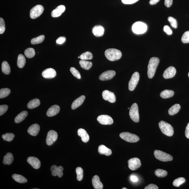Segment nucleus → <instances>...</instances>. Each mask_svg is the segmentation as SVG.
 <instances>
[{"label": "nucleus", "mask_w": 189, "mask_h": 189, "mask_svg": "<svg viewBox=\"0 0 189 189\" xmlns=\"http://www.w3.org/2000/svg\"><path fill=\"white\" fill-rule=\"evenodd\" d=\"M79 63L82 68L86 70H89L92 66V62L87 61L86 60H81L79 62Z\"/></svg>", "instance_id": "32"}, {"label": "nucleus", "mask_w": 189, "mask_h": 189, "mask_svg": "<svg viewBox=\"0 0 189 189\" xmlns=\"http://www.w3.org/2000/svg\"><path fill=\"white\" fill-rule=\"evenodd\" d=\"M104 30L103 28L100 25L94 26L92 29V32L94 36L99 37L104 34Z\"/></svg>", "instance_id": "21"}, {"label": "nucleus", "mask_w": 189, "mask_h": 189, "mask_svg": "<svg viewBox=\"0 0 189 189\" xmlns=\"http://www.w3.org/2000/svg\"><path fill=\"white\" fill-rule=\"evenodd\" d=\"M65 6L63 5H60L54 10L51 13L52 16L53 17L56 18L59 17L65 11Z\"/></svg>", "instance_id": "18"}, {"label": "nucleus", "mask_w": 189, "mask_h": 189, "mask_svg": "<svg viewBox=\"0 0 189 189\" xmlns=\"http://www.w3.org/2000/svg\"><path fill=\"white\" fill-rule=\"evenodd\" d=\"M40 129V126L38 124L32 125L28 129V132L31 135L35 136L38 135Z\"/></svg>", "instance_id": "20"}, {"label": "nucleus", "mask_w": 189, "mask_h": 189, "mask_svg": "<svg viewBox=\"0 0 189 189\" xmlns=\"http://www.w3.org/2000/svg\"><path fill=\"white\" fill-rule=\"evenodd\" d=\"M27 161L33 168L35 169H38L41 166V162L39 160L35 157H29L27 159Z\"/></svg>", "instance_id": "16"}, {"label": "nucleus", "mask_w": 189, "mask_h": 189, "mask_svg": "<svg viewBox=\"0 0 189 189\" xmlns=\"http://www.w3.org/2000/svg\"><path fill=\"white\" fill-rule=\"evenodd\" d=\"M139 74L138 72H135L133 74L130 80L129 83V90H134L136 88L137 85L139 80Z\"/></svg>", "instance_id": "9"}, {"label": "nucleus", "mask_w": 189, "mask_h": 189, "mask_svg": "<svg viewBox=\"0 0 189 189\" xmlns=\"http://www.w3.org/2000/svg\"><path fill=\"white\" fill-rule=\"evenodd\" d=\"M128 167L132 171L136 170L141 166V163L139 159L137 158H131L128 161Z\"/></svg>", "instance_id": "11"}, {"label": "nucleus", "mask_w": 189, "mask_h": 189, "mask_svg": "<svg viewBox=\"0 0 189 189\" xmlns=\"http://www.w3.org/2000/svg\"><path fill=\"white\" fill-rule=\"evenodd\" d=\"M155 174L157 177L159 178H163L168 175V172L165 170L158 169L155 171Z\"/></svg>", "instance_id": "40"}, {"label": "nucleus", "mask_w": 189, "mask_h": 189, "mask_svg": "<svg viewBox=\"0 0 189 189\" xmlns=\"http://www.w3.org/2000/svg\"><path fill=\"white\" fill-rule=\"evenodd\" d=\"M159 1L160 0H150L149 3L151 5H155L158 3Z\"/></svg>", "instance_id": "56"}, {"label": "nucleus", "mask_w": 189, "mask_h": 189, "mask_svg": "<svg viewBox=\"0 0 189 189\" xmlns=\"http://www.w3.org/2000/svg\"><path fill=\"white\" fill-rule=\"evenodd\" d=\"M130 109V108H128V109Z\"/></svg>", "instance_id": "60"}, {"label": "nucleus", "mask_w": 189, "mask_h": 189, "mask_svg": "<svg viewBox=\"0 0 189 189\" xmlns=\"http://www.w3.org/2000/svg\"><path fill=\"white\" fill-rule=\"evenodd\" d=\"M76 172L77 174V179L79 181H81L83 176V171L82 168L78 167L76 169Z\"/></svg>", "instance_id": "41"}, {"label": "nucleus", "mask_w": 189, "mask_h": 189, "mask_svg": "<svg viewBox=\"0 0 189 189\" xmlns=\"http://www.w3.org/2000/svg\"><path fill=\"white\" fill-rule=\"evenodd\" d=\"M93 58L92 54L90 52H86L81 55L80 58L81 60H89Z\"/></svg>", "instance_id": "38"}, {"label": "nucleus", "mask_w": 189, "mask_h": 189, "mask_svg": "<svg viewBox=\"0 0 189 189\" xmlns=\"http://www.w3.org/2000/svg\"><path fill=\"white\" fill-rule=\"evenodd\" d=\"M50 170L52 172V175L53 176H58L59 178H61L63 176V171L60 170L56 165H53L50 168Z\"/></svg>", "instance_id": "26"}, {"label": "nucleus", "mask_w": 189, "mask_h": 189, "mask_svg": "<svg viewBox=\"0 0 189 189\" xmlns=\"http://www.w3.org/2000/svg\"><path fill=\"white\" fill-rule=\"evenodd\" d=\"M28 115V112L27 111H23L20 113L14 119L15 122L16 123H19L24 120L25 118Z\"/></svg>", "instance_id": "27"}, {"label": "nucleus", "mask_w": 189, "mask_h": 189, "mask_svg": "<svg viewBox=\"0 0 189 189\" xmlns=\"http://www.w3.org/2000/svg\"><path fill=\"white\" fill-rule=\"evenodd\" d=\"M6 30L5 22L2 18H0V34H2Z\"/></svg>", "instance_id": "47"}, {"label": "nucleus", "mask_w": 189, "mask_h": 189, "mask_svg": "<svg viewBox=\"0 0 189 189\" xmlns=\"http://www.w3.org/2000/svg\"><path fill=\"white\" fill-rule=\"evenodd\" d=\"M103 99L106 101H108L111 103H114L116 101V97L114 93L107 90L103 91L102 92Z\"/></svg>", "instance_id": "14"}, {"label": "nucleus", "mask_w": 189, "mask_h": 189, "mask_svg": "<svg viewBox=\"0 0 189 189\" xmlns=\"http://www.w3.org/2000/svg\"><path fill=\"white\" fill-rule=\"evenodd\" d=\"M158 187L156 185L153 184H150L144 188L145 189H158Z\"/></svg>", "instance_id": "52"}, {"label": "nucleus", "mask_w": 189, "mask_h": 189, "mask_svg": "<svg viewBox=\"0 0 189 189\" xmlns=\"http://www.w3.org/2000/svg\"><path fill=\"white\" fill-rule=\"evenodd\" d=\"M15 137L14 135L12 133H6V134L3 135L2 136V138L4 141H6L8 142L11 141Z\"/></svg>", "instance_id": "43"}, {"label": "nucleus", "mask_w": 189, "mask_h": 189, "mask_svg": "<svg viewBox=\"0 0 189 189\" xmlns=\"http://www.w3.org/2000/svg\"><path fill=\"white\" fill-rule=\"evenodd\" d=\"M119 136L121 139L129 143H136L140 139L139 137L136 135L128 132L121 133Z\"/></svg>", "instance_id": "6"}, {"label": "nucleus", "mask_w": 189, "mask_h": 189, "mask_svg": "<svg viewBox=\"0 0 189 189\" xmlns=\"http://www.w3.org/2000/svg\"><path fill=\"white\" fill-rule=\"evenodd\" d=\"M159 126L161 132L168 137H171L174 134L173 128L171 125L163 121H161L159 123Z\"/></svg>", "instance_id": "3"}, {"label": "nucleus", "mask_w": 189, "mask_h": 189, "mask_svg": "<svg viewBox=\"0 0 189 189\" xmlns=\"http://www.w3.org/2000/svg\"><path fill=\"white\" fill-rule=\"evenodd\" d=\"M154 154L155 158L160 161L166 162L173 160V157L171 155L160 150H155Z\"/></svg>", "instance_id": "4"}, {"label": "nucleus", "mask_w": 189, "mask_h": 189, "mask_svg": "<svg viewBox=\"0 0 189 189\" xmlns=\"http://www.w3.org/2000/svg\"><path fill=\"white\" fill-rule=\"evenodd\" d=\"M60 110V108L58 106H52L47 110V115L48 117H53L58 114Z\"/></svg>", "instance_id": "19"}, {"label": "nucleus", "mask_w": 189, "mask_h": 189, "mask_svg": "<svg viewBox=\"0 0 189 189\" xmlns=\"http://www.w3.org/2000/svg\"><path fill=\"white\" fill-rule=\"evenodd\" d=\"M159 62V59L157 57H153L150 59L148 66V75L149 79L152 78L154 76Z\"/></svg>", "instance_id": "1"}, {"label": "nucleus", "mask_w": 189, "mask_h": 189, "mask_svg": "<svg viewBox=\"0 0 189 189\" xmlns=\"http://www.w3.org/2000/svg\"><path fill=\"white\" fill-rule=\"evenodd\" d=\"M181 41L184 43H189V31L184 33L182 37Z\"/></svg>", "instance_id": "44"}, {"label": "nucleus", "mask_w": 189, "mask_h": 189, "mask_svg": "<svg viewBox=\"0 0 189 189\" xmlns=\"http://www.w3.org/2000/svg\"><path fill=\"white\" fill-rule=\"evenodd\" d=\"M130 117L135 122L138 123L139 120V116L138 108L137 104L134 103L132 105L130 109Z\"/></svg>", "instance_id": "7"}, {"label": "nucleus", "mask_w": 189, "mask_h": 189, "mask_svg": "<svg viewBox=\"0 0 189 189\" xmlns=\"http://www.w3.org/2000/svg\"><path fill=\"white\" fill-rule=\"evenodd\" d=\"M173 0H165V5L167 7L169 8L172 4Z\"/></svg>", "instance_id": "53"}, {"label": "nucleus", "mask_w": 189, "mask_h": 189, "mask_svg": "<svg viewBox=\"0 0 189 189\" xmlns=\"http://www.w3.org/2000/svg\"><path fill=\"white\" fill-rule=\"evenodd\" d=\"M24 54L27 58H33L35 55V51L33 48H27L25 50Z\"/></svg>", "instance_id": "36"}, {"label": "nucleus", "mask_w": 189, "mask_h": 189, "mask_svg": "<svg viewBox=\"0 0 189 189\" xmlns=\"http://www.w3.org/2000/svg\"><path fill=\"white\" fill-rule=\"evenodd\" d=\"M116 72L114 70H109L104 72L99 77L101 81H107L111 80L115 76Z\"/></svg>", "instance_id": "13"}, {"label": "nucleus", "mask_w": 189, "mask_h": 189, "mask_svg": "<svg viewBox=\"0 0 189 189\" xmlns=\"http://www.w3.org/2000/svg\"><path fill=\"white\" fill-rule=\"evenodd\" d=\"M163 31L168 35H171L172 33V31L171 28L167 26V25L164 26Z\"/></svg>", "instance_id": "50"}, {"label": "nucleus", "mask_w": 189, "mask_h": 189, "mask_svg": "<svg viewBox=\"0 0 189 189\" xmlns=\"http://www.w3.org/2000/svg\"><path fill=\"white\" fill-rule=\"evenodd\" d=\"M92 184L94 188L95 189H102L103 188V185L100 180L98 175H94L92 180Z\"/></svg>", "instance_id": "22"}, {"label": "nucleus", "mask_w": 189, "mask_h": 189, "mask_svg": "<svg viewBox=\"0 0 189 189\" xmlns=\"http://www.w3.org/2000/svg\"><path fill=\"white\" fill-rule=\"evenodd\" d=\"M188 77H189V73L188 74Z\"/></svg>", "instance_id": "59"}, {"label": "nucleus", "mask_w": 189, "mask_h": 189, "mask_svg": "<svg viewBox=\"0 0 189 189\" xmlns=\"http://www.w3.org/2000/svg\"><path fill=\"white\" fill-rule=\"evenodd\" d=\"M180 108H181V107H180V104H175L169 109L168 114L170 115H174L179 112Z\"/></svg>", "instance_id": "29"}, {"label": "nucleus", "mask_w": 189, "mask_h": 189, "mask_svg": "<svg viewBox=\"0 0 189 189\" xmlns=\"http://www.w3.org/2000/svg\"><path fill=\"white\" fill-rule=\"evenodd\" d=\"M176 73V70L174 67H169L165 70L163 74V77L165 79L172 78Z\"/></svg>", "instance_id": "15"}, {"label": "nucleus", "mask_w": 189, "mask_h": 189, "mask_svg": "<svg viewBox=\"0 0 189 189\" xmlns=\"http://www.w3.org/2000/svg\"><path fill=\"white\" fill-rule=\"evenodd\" d=\"M85 98V96L82 95L76 99L75 100H74L72 104L71 108L72 109H75L77 108L80 107L83 103Z\"/></svg>", "instance_id": "23"}, {"label": "nucleus", "mask_w": 189, "mask_h": 189, "mask_svg": "<svg viewBox=\"0 0 189 189\" xmlns=\"http://www.w3.org/2000/svg\"><path fill=\"white\" fill-rule=\"evenodd\" d=\"M58 135L57 132L51 130L48 132L47 134L46 139V144L48 146H50L56 141L58 138Z\"/></svg>", "instance_id": "10"}, {"label": "nucleus", "mask_w": 189, "mask_h": 189, "mask_svg": "<svg viewBox=\"0 0 189 189\" xmlns=\"http://www.w3.org/2000/svg\"><path fill=\"white\" fill-rule=\"evenodd\" d=\"M26 59L24 55L20 54L18 55L17 59V66L19 68H23L26 63Z\"/></svg>", "instance_id": "35"}, {"label": "nucleus", "mask_w": 189, "mask_h": 189, "mask_svg": "<svg viewBox=\"0 0 189 189\" xmlns=\"http://www.w3.org/2000/svg\"><path fill=\"white\" fill-rule=\"evenodd\" d=\"M147 30V26L141 22H137L132 25V30L136 34H141L146 32Z\"/></svg>", "instance_id": "5"}, {"label": "nucleus", "mask_w": 189, "mask_h": 189, "mask_svg": "<svg viewBox=\"0 0 189 189\" xmlns=\"http://www.w3.org/2000/svg\"><path fill=\"white\" fill-rule=\"evenodd\" d=\"M185 134L186 137L189 139V123L187 124L186 128Z\"/></svg>", "instance_id": "54"}, {"label": "nucleus", "mask_w": 189, "mask_h": 189, "mask_svg": "<svg viewBox=\"0 0 189 189\" xmlns=\"http://www.w3.org/2000/svg\"><path fill=\"white\" fill-rule=\"evenodd\" d=\"M13 160V155L11 153H8L4 157L3 163L4 165H10L12 163Z\"/></svg>", "instance_id": "28"}, {"label": "nucleus", "mask_w": 189, "mask_h": 189, "mask_svg": "<svg viewBox=\"0 0 189 189\" xmlns=\"http://www.w3.org/2000/svg\"><path fill=\"white\" fill-rule=\"evenodd\" d=\"M98 152L99 154L102 155H104L106 156H110L112 154V151L111 150L103 145H101L99 146Z\"/></svg>", "instance_id": "25"}, {"label": "nucleus", "mask_w": 189, "mask_h": 189, "mask_svg": "<svg viewBox=\"0 0 189 189\" xmlns=\"http://www.w3.org/2000/svg\"><path fill=\"white\" fill-rule=\"evenodd\" d=\"M122 189H127V188H125V187H124V188H122Z\"/></svg>", "instance_id": "58"}, {"label": "nucleus", "mask_w": 189, "mask_h": 189, "mask_svg": "<svg viewBox=\"0 0 189 189\" xmlns=\"http://www.w3.org/2000/svg\"><path fill=\"white\" fill-rule=\"evenodd\" d=\"M44 11L43 7L40 5H37L30 11V16L32 19H35L41 16Z\"/></svg>", "instance_id": "8"}, {"label": "nucleus", "mask_w": 189, "mask_h": 189, "mask_svg": "<svg viewBox=\"0 0 189 189\" xmlns=\"http://www.w3.org/2000/svg\"><path fill=\"white\" fill-rule=\"evenodd\" d=\"M8 106L6 105H2L0 106V116L3 115L7 111Z\"/></svg>", "instance_id": "48"}, {"label": "nucleus", "mask_w": 189, "mask_h": 189, "mask_svg": "<svg viewBox=\"0 0 189 189\" xmlns=\"http://www.w3.org/2000/svg\"><path fill=\"white\" fill-rule=\"evenodd\" d=\"M45 37L44 35H41L40 36L32 39L31 40V43L32 45L37 44L41 43L44 40Z\"/></svg>", "instance_id": "37"}, {"label": "nucleus", "mask_w": 189, "mask_h": 189, "mask_svg": "<svg viewBox=\"0 0 189 189\" xmlns=\"http://www.w3.org/2000/svg\"><path fill=\"white\" fill-rule=\"evenodd\" d=\"M55 70L52 68L46 69L42 72V75L44 78L46 79L53 78L56 76Z\"/></svg>", "instance_id": "17"}, {"label": "nucleus", "mask_w": 189, "mask_h": 189, "mask_svg": "<svg viewBox=\"0 0 189 189\" xmlns=\"http://www.w3.org/2000/svg\"><path fill=\"white\" fill-rule=\"evenodd\" d=\"M130 179L132 181L136 183L138 181V179L137 177L134 175H132L130 177Z\"/></svg>", "instance_id": "55"}, {"label": "nucleus", "mask_w": 189, "mask_h": 189, "mask_svg": "<svg viewBox=\"0 0 189 189\" xmlns=\"http://www.w3.org/2000/svg\"><path fill=\"white\" fill-rule=\"evenodd\" d=\"M1 70L3 73L6 75H8L10 73V67L8 62L6 61L3 62L1 65Z\"/></svg>", "instance_id": "34"}, {"label": "nucleus", "mask_w": 189, "mask_h": 189, "mask_svg": "<svg viewBox=\"0 0 189 189\" xmlns=\"http://www.w3.org/2000/svg\"><path fill=\"white\" fill-rule=\"evenodd\" d=\"M58 168L61 171H63V168L62 166H59Z\"/></svg>", "instance_id": "57"}, {"label": "nucleus", "mask_w": 189, "mask_h": 189, "mask_svg": "<svg viewBox=\"0 0 189 189\" xmlns=\"http://www.w3.org/2000/svg\"><path fill=\"white\" fill-rule=\"evenodd\" d=\"M11 90L8 88H2L0 90V98L3 99L7 97L10 94Z\"/></svg>", "instance_id": "39"}, {"label": "nucleus", "mask_w": 189, "mask_h": 189, "mask_svg": "<svg viewBox=\"0 0 189 189\" xmlns=\"http://www.w3.org/2000/svg\"><path fill=\"white\" fill-rule=\"evenodd\" d=\"M97 120L99 123L104 125H111L113 124L114 121L110 116L107 115H101L97 118Z\"/></svg>", "instance_id": "12"}, {"label": "nucleus", "mask_w": 189, "mask_h": 189, "mask_svg": "<svg viewBox=\"0 0 189 189\" xmlns=\"http://www.w3.org/2000/svg\"><path fill=\"white\" fill-rule=\"evenodd\" d=\"M186 181L185 179L183 177H180L175 179L173 181V184L175 186L179 187Z\"/></svg>", "instance_id": "42"}, {"label": "nucleus", "mask_w": 189, "mask_h": 189, "mask_svg": "<svg viewBox=\"0 0 189 189\" xmlns=\"http://www.w3.org/2000/svg\"><path fill=\"white\" fill-rule=\"evenodd\" d=\"M77 134L81 138L82 141L84 143H87L89 140V136L87 131L84 129L80 128L77 131Z\"/></svg>", "instance_id": "24"}, {"label": "nucleus", "mask_w": 189, "mask_h": 189, "mask_svg": "<svg viewBox=\"0 0 189 189\" xmlns=\"http://www.w3.org/2000/svg\"><path fill=\"white\" fill-rule=\"evenodd\" d=\"M40 104L39 99H32L28 104V108L29 109H33L39 107Z\"/></svg>", "instance_id": "30"}, {"label": "nucleus", "mask_w": 189, "mask_h": 189, "mask_svg": "<svg viewBox=\"0 0 189 189\" xmlns=\"http://www.w3.org/2000/svg\"><path fill=\"white\" fill-rule=\"evenodd\" d=\"M105 55L108 60L112 61L120 59L122 54L120 50L115 48H109L106 50Z\"/></svg>", "instance_id": "2"}, {"label": "nucleus", "mask_w": 189, "mask_h": 189, "mask_svg": "<svg viewBox=\"0 0 189 189\" xmlns=\"http://www.w3.org/2000/svg\"><path fill=\"white\" fill-rule=\"evenodd\" d=\"M12 178L15 181L19 183H25L28 182V180L22 175L16 174L13 175L12 176Z\"/></svg>", "instance_id": "31"}, {"label": "nucleus", "mask_w": 189, "mask_h": 189, "mask_svg": "<svg viewBox=\"0 0 189 189\" xmlns=\"http://www.w3.org/2000/svg\"><path fill=\"white\" fill-rule=\"evenodd\" d=\"M66 41V37H61L59 38L56 40V43L58 44L61 45L63 44Z\"/></svg>", "instance_id": "49"}, {"label": "nucleus", "mask_w": 189, "mask_h": 189, "mask_svg": "<svg viewBox=\"0 0 189 189\" xmlns=\"http://www.w3.org/2000/svg\"><path fill=\"white\" fill-rule=\"evenodd\" d=\"M168 20L170 23L172 27L175 28H177L178 25H177L176 20L175 18L172 17H169L168 18Z\"/></svg>", "instance_id": "46"}, {"label": "nucleus", "mask_w": 189, "mask_h": 189, "mask_svg": "<svg viewBox=\"0 0 189 189\" xmlns=\"http://www.w3.org/2000/svg\"><path fill=\"white\" fill-rule=\"evenodd\" d=\"M174 94V92L173 91L165 90L161 92L160 96L162 98L166 99L172 97Z\"/></svg>", "instance_id": "33"}, {"label": "nucleus", "mask_w": 189, "mask_h": 189, "mask_svg": "<svg viewBox=\"0 0 189 189\" xmlns=\"http://www.w3.org/2000/svg\"><path fill=\"white\" fill-rule=\"evenodd\" d=\"M70 71L74 77L77 79H80L81 78V76L80 72L76 69L74 67H72L70 68Z\"/></svg>", "instance_id": "45"}, {"label": "nucleus", "mask_w": 189, "mask_h": 189, "mask_svg": "<svg viewBox=\"0 0 189 189\" xmlns=\"http://www.w3.org/2000/svg\"><path fill=\"white\" fill-rule=\"evenodd\" d=\"M139 0H121L123 3L126 4H131L137 2Z\"/></svg>", "instance_id": "51"}]
</instances>
